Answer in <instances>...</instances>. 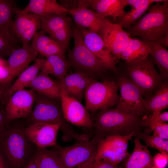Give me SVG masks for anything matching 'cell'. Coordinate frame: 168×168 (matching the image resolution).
Masks as SVG:
<instances>
[{"instance_id": "1", "label": "cell", "mask_w": 168, "mask_h": 168, "mask_svg": "<svg viewBox=\"0 0 168 168\" xmlns=\"http://www.w3.org/2000/svg\"><path fill=\"white\" fill-rule=\"evenodd\" d=\"M35 92L32 110L27 117L26 126L38 123L58 125L63 133L62 138L66 142L89 141V136L77 132L64 118L60 99L51 98Z\"/></svg>"}, {"instance_id": "2", "label": "cell", "mask_w": 168, "mask_h": 168, "mask_svg": "<svg viewBox=\"0 0 168 168\" xmlns=\"http://www.w3.org/2000/svg\"><path fill=\"white\" fill-rule=\"evenodd\" d=\"M92 119L94 136L101 139L114 135L127 136L140 132L141 117L108 108L95 113Z\"/></svg>"}, {"instance_id": "3", "label": "cell", "mask_w": 168, "mask_h": 168, "mask_svg": "<svg viewBox=\"0 0 168 168\" xmlns=\"http://www.w3.org/2000/svg\"><path fill=\"white\" fill-rule=\"evenodd\" d=\"M25 127L11 123L0 137V154L8 168H24L36 152L37 147L26 137Z\"/></svg>"}, {"instance_id": "4", "label": "cell", "mask_w": 168, "mask_h": 168, "mask_svg": "<svg viewBox=\"0 0 168 168\" xmlns=\"http://www.w3.org/2000/svg\"><path fill=\"white\" fill-rule=\"evenodd\" d=\"M161 3L151 6L144 16L128 29L130 36L154 42L168 34V0Z\"/></svg>"}, {"instance_id": "5", "label": "cell", "mask_w": 168, "mask_h": 168, "mask_svg": "<svg viewBox=\"0 0 168 168\" xmlns=\"http://www.w3.org/2000/svg\"><path fill=\"white\" fill-rule=\"evenodd\" d=\"M72 37L74 45L72 49L68 53L69 66L74 69L75 72L96 80L98 76L108 69L86 46L81 32L76 25L72 26Z\"/></svg>"}, {"instance_id": "6", "label": "cell", "mask_w": 168, "mask_h": 168, "mask_svg": "<svg viewBox=\"0 0 168 168\" xmlns=\"http://www.w3.org/2000/svg\"><path fill=\"white\" fill-rule=\"evenodd\" d=\"M119 88L117 82L114 81L100 82L91 79L84 93L86 108L89 112L95 113L100 110L116 106L119 98Z\"/></svg>"}, {"instance_id": "7", "label": "cell", "mask_w": 168, "mask_h": 168, "mask_svg": "<svg viewBox=\"0 0 168 168\" xmlns=\"http://www.w3.org/2000/svg\"><path fill=\"white\" fill-rule=\"evenodd\" d=\"M151 57L131 62H125V74L147 98L163 82L156 70Z\"/></svg>"}, {"instance_id": "8", "label": "cell", "mask_w": 168, "mask_h": 168, "mask_svg": "<svg viewBox=\"0 0 168 168\" xmlns=\"http://www.w3.org/2000/svg\"><path fill=\"white\" fill-rule=\"evenodd\" d=\"M101 140L94 136L88 141L77 142L65 147L58 145L53 147L64 168H83L96 159Z\"/></svg>"}, {"instance_id": "9", "label": "cell", "mask_w": 168, "mask_h": 168, "mask_svg": "<svg viewBox=\"0 0 168 168\" xmlns=\"http://www.w3.org/2000/svg\"><path fill=\"white\" fill-rule=\"evenodd\" d=\"M117 82L120 93L115 108L141 117L147 110L143 104L144 99L140 90L125 74L118 77Z\"/></svg>"}, {"instance_id": "10", "label": "cell", "mask_w": 168, "mask_h": 168, "mask_svg": "<svg viewBox=\"0 0 168 168\" xmlns=\"http://www.w3.org/2000/svg\"><path fill=\"white\" fill-rule=\"evenodd\" d=\"M63 13L40 16L41 30L66 50L72 36L71 18Z\"/></svg>"}, {"instance_id": "11", "label": "cell", "mask_w": 168, "mask_h": 168, "mask_svg": "<svg viewBox=\"0 0 168 168\" xmlns=\"http://www.w3.org/2000/svg\"><path fill=\"white\" fill-rule=\"evenodd\" d=\"M114 135L103 138L99 142L96 158H102L113 164L119 165L129 155L128 146L133 136Z\"/></svg>"}, {"instance_id": "12", "label": "cell", "mask_w": 168, "mask_h": 168, "mask_svg": "<svg viewBox=\"0 0 168 168\" xmlns=\"http://www.w3.org/2000/svg\"><path fill=\"white\" fill-rule=\"evenodd\" d=\"M116 64L119 60V56L131 39L129 34L121 26L113 23L107 17L104 19L102 27L99 33Z\"/></svg>"}, {"instance_id": "13", "label": "cell", "mask_w": 168, "mask_h": 168, "mask_svg": "<svg viewBox=\"0 0 168 168\" xmlns=\"http://www.w3.org/2000/svg\"><path fill=\"white\" fill-rule=\"evenodd\" d=\"M60 98L63 117L66 121L78 127L92 129L91 116L80 102L60 90Z\"/></svg>"}, {"instance_id": "14", "label": "cell", "mask_w": 168, "mask_h": 168, "mask_svg": "<svg viewBox=\"0 0 168 168\" xmlns=\"http://www.w3.org/2000/svg\"><path fill=\"white\" fill-rule=\"evenodd\" d=\"M35 92L25 88L18 90L8 97L5 109L8 119L11 121L26 118L31 113L34 104Z\"/></svg>"}, {"instance_id": "15", "label": "cell", "mask_w": 168, "mask_h": 168, "mask_svg": "<svg viewBox=\"0 0 168 168\" xmlns=\"http://www.w3.org/2000/svg\"><path fill=\"white\" fill-rule=\"evenodd\" d=\"M22 46L30 44L34 36L41 28L40 16L17 9L12 26Z\"/></svg>"}, {"instance_id": "16", "label": "cell", "mask_w": 168, "mask_h": 168, "mask_svg": "<svg viewBox=\"0 0 168 168\" xmlns=\"http://www.w3.org/2000/svg\"><path fill=\"white\" fill-rule=\"evenodd\" d=\"M60 127L59 125L38 123L25 126L24 132L28 139L38 147H55Z\"/></svg>"}, {"instance_id": "17", "label": "cell", "mask_w": 168, "mask_h": 168, "mask_svg": "<svg viewBox=\"0 0 168 168\" xmlns=\"http://www.w3.org/2000/svg\"><path fill=\"white\" fill-rule=\"evenodd\" d=\"M77 26L89 49L103 63L107 69L117 74L118 70L114 58L99 35L86 29Z\"/></svg>"}, {"instance_id": "18", "label": "cell", "mask_w": 168, "mask_h": 168, "mask_svg": "<svg viewBox=\"0 0 168 168\" xmlns=\"http://www.w3.org/2000/svg\"><path fill=\"white\" fill-rule=\"evenodd\" d=\"M76 4L77 6L90 8L101 18L110 16L115 20L126 12L123 0H81L76 1Z\"/></svg>"}, {"instance_id": "19", "label": "cell", "mask_w": 168, "mask_h": 168, "mask_svg": "<svg viewBox=\"0 0 168 168\" xmlns=\"http://www.w3.org/2000/svg\"><path fill=\"white\" fill-rule=\"evenodd\" d=\"M38 54L31 44L13 51L9 56L7 62L13 77L18 76L28 67L31 62L35 60Z\"/></svg>"}, {"instance_id": "20", "label": "cell", "mask_w": 168, "mask_h": 168, "mask_svg": "<svg viewBox=\"0 0 168 168\" xmlns=\"http://www.w3.org/2000/svg\"><path fill=\"white\" fill-rule=\"evenodd\" d=\"M68 10L77 26L99 34L105 18H101L93 10L86 7H75Z\"/></svg>"}, {"instance_id": "21", "label": "cell", "mask_w": 168, "mask_h": 168, "mask_svg": "<svg viewBox=\"0 0 168 168\" xmlns=\"http://www.w3.org/2000/svg\"><path fill=\"white\" fill-rule=\"evenodd\" d=\"M91 79L75 72L67 74L57 82L60 90L81 102L85 90Z\"/></svg>"}, {"instance_id": "22", "label": "cell", "mask_w": 168, "mask_h": 168, "mask_svg": "<svg viewBox=\"0 0 168 168\" xmlns=\"http://www.w3.org/2000/svg\"><path fill=\"white\" fill-rule=\"evenodd\" d=\"M153 42L142 41L131 38L127 46L120 54L119 58L130 63L146 59L152 48Z\"/></svg>"}, {"instance_id": "23", "label": "cell", "mask_w": 168, "mask_h": 168, "mask_svg": "<svg viewBox=\"0 0 168 168\" xmlns=\"http://www.w3.org/2000/svg\"><path fill=\"white\" fill-rule=\"evenodd\" d=\"M44 59L37 58L34 63L23 71L7 90L3 99L9 97L14 93L26 87L41 71Z\"/></svg>"}, {"instance_id": "24", "label": "cell", "mask_w": 168, "mask_h": 168, "mask_svg": "<svg viewBox=\"0 0 168 168\" xmlns=\"http://www.w3.org/2000/svg\"><path fill=\"white\" fill-rule=\"evenodd\" d=\"M134 143V149L124 168H148L153 165V157L147 147L142 144L136 136Z\"/></svg>"}, {"instance_id": "25", "label": "cell", "mask_w": 168, "mask_h": 168, "mask_svg": "<svg viewBox=\"0 0 168 168\" xmlns=\"http://www.w3.org/2000/svg\"><path fill=\"white\" fill-rule=\"evenodd\" d=\"M35 92L48 97L60 99V90L57 82L42 72L27 86Z\"/></svg>"}, {"instance_id": "26", "label": "cell", "mask_w": 168, "mask_h": 168, "mask_svg": "<svg viewBox=\"0 0 168 168\" xmlns=\"http://www.w3.org/2000/svg\"><path fill=\"white\" fill-rule=\"evenodd\" d=\"M31 44L39 54L46 58L54 54H65L66 51L41 30L35 35Z\"/></svg>"}, {"instance_id": "27", "label": "cell", "mask_w": 168, "mask_h": 168, "mask_svg": "<svg viewBox=\"0 0 168 168\" xmlns=\"http://www.w3.org/2000/svg\"><path fill=\"white\" fill-rule=\"evenodd\" d=\"M23 10L40 16L69 13L68 10L55 0H30Z\"/></svg>"}, {"instance_id": "28", "label": "cell", "mask_w": 168, "mask_h": 168, "mask_svg": "<svg viewBox=\"0 0 168 168\" xmlns=\"http://www.w3.org/2000/svg\"><path fill=\"white\" fill-rule=\"evenodd\" d=\"M69 66L65 54H54L44 59L41 71L52 75L59 81L67 74Z\"/></svg>"}, {"instance_id": "29", "label": "cell", "mask_w": 168, "mask_h": 168, "mask_svg": "<svg viewBox=\"0 0 168 168\" xmlns=\"http://www.w3.org/2000/svg\"><path fill=\"white\" fill-rule=\"evenodd\" d=\"M143 104L147 111L152 113L161 112L168 108V80L164 81L153 95L144 99Z\"/></svg>"}, {"instance_id": "30", "label": "cell", "mask_w": 168, "mask_h": 168, "mask_svg": "<svg viewBox=\"0 0 168 168\" xmlns=\"http://www.w3.org/2000/svg\"><path fill=\"white\" fill-rule=\"evenodd\" d=\"M165 0H137L131 9L122 16L117 18V23L123 28H128L138 19L154 3H161Z\"/></svg>"}, {"instance_id": "31", "label": "cell", "mask_w": 168, "mask_h": 168, "mask_svg": "<svg viewBox=\"0 0 168 168\" xmlns=\"http://www.w3.org/2000/svg\"><path fill=\"white\" fill-rule=\"evenodd\" d=\"M20 41L11 27L0 26V57L9 56L13 51L21 48Z\"/></svg>"}, {"instance_id": "32", "label": "cell", "mask_w": 168, "mask_h": 168, "mask_svg": "<svg viewBox=\"0 0 168 168\" xmlns=\"http://www.w3.org/2000/svg\"><path fill=\"white\" fill-rule=\"evenodd\" d=\"M35 158L38 168H64L53 147L50 150L37 147Z\"/></svg>"}, {"instance_id": "33", "label": "cell", "mask_w": 168, "mask_h": 168, "mask_svg": "<svg viewBox=\"0 0 168 168\" xmlns=\"http://www.w3.org/2000/svg\"><path fill=\"white\" fill-rule=\"evenodd\" d=\"M149 55L151 56L154 64L157 66L160 72L159 74L162 80H168V50L156 42L154 41Z\"/></svg>"}, {"instance_id": "34", "label": "cell", "mask_w": 168, "mask_h": 168, "mask_svg": "<svg viewBox=\"0 0 168 168\" xmlns=\"http://www.w3.org/2000/svg\"><path fill=\"white\" fill-rule=\"evenodd\" d=\"M16 7L12 0H0V26L10 27L13 22Z\"/></svg>"}, {"instance_id": "35", "label": "cell", "mask_w": 168, "mask_h": 168, "mask_svg": "<svg viewBox=\"0 0 168 168\" xmlns=\"http://www.w3.org/2000/svg\"><path fill=\"white\" fill-rule=\"evenodd\" d=\"M143 140L146 146L158 150L161 153L168 154V141L153 134L150 135L144 132L139 133L136 136Z\"/></svg>"}, {"instance_id": "36", "label": "cell", "mask_w": 168, "mask_h": 168, "mask_svg": "<svg viewBox=\"0 0 168 168\" xmlns=\"http://www.w3.org/2000/svg\"><path fill=\"white\" fill-rule=\"evenodd\" d=\"M168 121V112L152 113L149 116H143L141 119V126L147 127L150 124L156 123H167Z\"/></svg>"}, {"instance_id": "37", "label": "cell", "mask_w": 168, "mask_h": 168, "mask_svg": "<svg viewBox=\"0 0 168 168\" xmlns=\"http://www.w3.org/2000/svg\"><path fill=\"white\" fill-rule=\"evenodd\" d=\"M149 127L153 132V134L165 140L168 139V124L167 123H156L149 125Z\"/></svg>"}, {"instance_id": "38", "label": "cell", "mask_w": 168, "mask_h": 168, "mask_svg": "<svg viewBox=\"0 0 168 168\" xmlns=\"http://www.w3.org/2000/svg\"><path fill=\"white\" fill-rule=\"evenodd\" d=\"M83 168H124L113 164L102 158H96Z\"/></svg>"}, {"instance_id": "39", "label": "cell", "mask_w": 168, "mask_h": 168, "mask_svg": "<svg viewBox=\"0 0 168 168\" xmlns=\"http://www.w3.org/2000/svg\"><path fill=\"white\" fill-rule=\"evenodd\" d=\"M6 113L5 107L0 108V137L7 130L11 124Z\"/></svg>"}, {"instance_id": "40", "label": "cell", "mask_w": 168, "mask_h": 168, "mask_svg": "<svg viewBox=\"0 0 168 168\" xmlns=\"http://www.w3.org/2000/svg\"><path fill=\"white\" fill-rule=\"evenodd\" d=\"M13 78L9 69L8 63L0 64V83H9Z\"/></svg>"}, {"instance_id": "41", "label": "cell", "mask_w": 168, "mask_h": 168, "mask_svg": "<svg viewBox=\"0 0 168 168\" xmlns=\"http://www.w3.org/2000/svg\"><path fill=\"white\" fill-rule=\"evenodd\" d=\"M168 162V154L159 153L153 158V166L159 168H164Z\"/></svg>"}, {"instance_id": "42", "label": "cell", "mask_w": 168, "mask_h": 168, "mask_svg": "<svg viewBox=\"0 0 168 168\" xmlns=\"http://www.w3.org/2000/svg\"><path fill=\"white\" fill-rule=\"evenodd\" d=\"M9 83H0V101L2 99L5 93L9 86H8Z\"/></svg>"}, {"instance_id": "43", "label": "cell", "mask_w": 168, "mask_h": 168, "mask_svg": "<svg viewBox=\"0 0 168 168\" xmlns=\"http://www.w3.org/2000/svg\"><path fill=\"white\" fill-rule=\"evenodd\" d=\"M24 168H38L35 161V155L26 164Z\"/></svg>"}, {"instance_id": "44", "label": "cell", "mask_w": 168, "mask_h": 168, "mask_svg": "<svg viewBox=\"0 0 168 168\" xmlns=\"http://www.w3.org/2000/svg\"><path fill=\"white\" fill-rule=\"evenodd\" d=\"M157 43L161 45L168 47V34L165 35L157 41Z\"/></svg>"}, {"instance_id": "45", "label": "cell", "mask_w": 168, "mask_h": 168, "mask_svg": "<svg viewBox=\"0 0 168 168\" xmlns=\"http://www.w3.org/2000/svg\"><path fill=\"white\" fill-rule=\"evenodd\" d=\"M126 6L129 5L132 6L137 1V0H123Z\"/></svg>"}, {"instance_id": "46", "label": "cell", "mask_w": 168, "mask_h": 168, "mask_svg": "<svg viewBox=\"0 0 168 168\" xmlns=\"http://www.w3.org/2000/svg\"><path fill=\"white\" fill-rule=\"evenodd\" d=\"M0 168H8L3 158L0 154Z\"/></svg>"}, {"instance_id": "47", "label": "cell", "mask_w": 168, "mask_h": 168, "mask_svg": "<svg viewBox=\"0 0 168 168\" xmlns=\"http://www.w3.org/2000/svg\"><path fill=\"white\" fill-rule=\"evenodd\" d=\"M148 168H159L157 167L154 166L153 165H152V166H151V167H149Z\"/></svg>"}]
</instances>
